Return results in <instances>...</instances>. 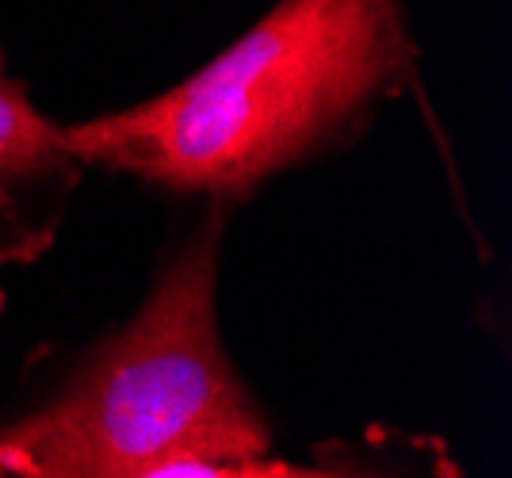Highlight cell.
I'll return each mask as SVG.
<instances>
[{"instance_id":"obj_1","label":"cell","mask_w":512,"mask_h":478,"mask_svg":"<svg viewBox=\"0 0 512 478\" xmlns=\"http://www.w3.org/2000/svg\"><path fill=\"white\" fill-rule=\"evenodd\" d=\"M413 81L402 0H279L184 85L62 127L85 165L241 203Z\"/></svg>"},{"instance_id":"obj_2","label":"cell","mask_w":512,"mask_h":478,"mask_svg":"<svg viewBox=\"0 0 512 478\" xmlns=\"http://www.w3.org/2000/svg\"><path fill=\"white\" fill-rule=\"evenodd\" d=\"M230 211V199H211L127 326L92 348L39 410L0 425V475H306L272 459V429L218 333V253Z\"/></svg>"},{"instance_id":"obj_3","label":"cell","mask_w":512,"mask_h":478,"mask_svg":"<svg viewBox=\"0 0 512 478\" xmlns=\"http://www.w3.org/2000/svg\"><path fill=\"white\" fill-rule=\"evenodd\" d=\"M85 169L0 50V264H31L54 245L65 199Z\"/></svg>"},{"instance_id":"obj_4","label":"cell","mask_w":512,"mask_h":478,"mask_svg":"<svg viewBox=\"0 0 512 478\" xmlns=\"http://www.w3.org/2000/svg\"><path fill=\"white\" fill-rule=\"evenodd\" d=\"M0 314H4V291H0Z\"/></svg>"}]
</instances>
